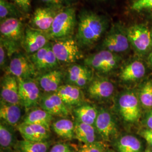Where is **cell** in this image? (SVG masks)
<instances>
[{
    "instance_id": "obj_15",
    "label": "cell",
    "mask_w": 152,
    "mask_h": 152,
    "mask_svg": "<svg viewBox=\"0 0 152 152\" xmlns=\"http://www.w3.org/2000/svg\"><path fill=\"white\" fill-rule=\"evenodd\" d=\"M114 91L113 83L108 79L103 77L93 78L87 86V92L88 96L96 100L110 98Z\"/></svg>"
},
{
    "instance_id": "obj_44",
    "label": "cell",
    "mask_w": 152,
    "mask_h": 152,
    "mask_svg": "<svg viewBox=\"0 0 152 152\" xmlns=\"http://www.w3.org/2000/svg\"><path fill=\"white\" fill-rule=\"evenodd\" d=\"M145 152H152V151H151L149 149H147Z\"/></svg>"
},
{
    "instance_id": "obj_9",
    "label": "cell",
    "mask_w": 152,
    "mask_h": 152,
    "mask_svg": "<svg viewBox=\"0 0 152 152\" xmlns=\"http://www.w3.org/2000/svg\"><path fill=\"white\" fill-rule=\"evenodd\" d=\"M130 44L140 54H145L152 46L151 31L145 26L137 24L126 30Z\"/></svg>"
},
{
    "instance_id": "obj_28",
    "label": "cell",
    "mask_w": 152,
    "mask_h": 152,
    "mask_svg": "<svg viewBox=\"0 0 152 152\" xmlns=\"http://www.w3.org/2000/svg\"><path fill=\"white\" fill-rule=\"evenodd\" d=\"M116 148L118 152H141V142L136 137L132 135L122 136L116 142Z\"/></svg>"
},
{
    "instance_id": "obj_17",
    "label": "cell",
    "mask_w": 152,
    "mask_h": 152,
    "mask_svg": "<svg viewBox=\"0 0 152 152\" xmlns=\"http://www.w3.org/2000/svg\"><path fill=\"white\" fill-rule=\"evenodd\" d=\"M1 100L7 103L20 105L19 85L18 78L7 73L2 78L1 83Z\"/></svg>"
},
{
    "instance_id": "obj_13",
    "label": "cell",
    "mask_w": 152,
    "mask_h": 152,
    "mask_svg": "<svg viewBox=\"0 0 152 152\" xmlns=\"http://www.w3.org/2000/svg\"><path fill=\"white\" fill-rule=\"evenodd\" d=\"M59 11L48 7H39L34 10L31 17L29 26L47 33Z\"/></svg>"
},
{
    "instance_id": "obj_10",
    "label": "cell",
    "mask_w": 152,
    "mask_h": 152,
    "mask_svg": "<svg viewBox=\"0 0 152 152\" xmlns=\"http://www.w3.org/2000/svg\"><path fill=\"white\" fill-rule=\"evenodd\" d=\"M17 78L20 105L26 109H29L39 104L41 96L37 83L33 79Z\"/></svg>"
},
{
    "instance_id": "obj_2",
    "label": "cell",
    "mask_w": 152,
    "mask_h": 152,
    "mask_svg": "<svg viewBox=\"0 0 152 152\" xmlns=\"http://www.w3.org/2000/svg\"><path fill=\"white\" fill-rule=\"evenodd\" d=\"M77 24V16L75 7L72 6L65 8L58 12L47 34L50 40L72 37Z\"/></svg>"
},
{
    "instance_id": "obj_31",
    "label": "cell",
    "mask_w": 152,
    "mask_h": 152,
    "mask_svg": "<svg viewBox=\"0 0 152 152\" xmlns=\"http://www.w3.org/2000/svg\"><path fill=\"white\" fill-rule=\"evenodd\" d=\"M91 70V68L86 65L73 64L70 66L66 73V81L68 84L73 85L75 82L81 77L89 71Z\"/></svg>"
},
{
    "instance_id": "obj_45",
    "label": "cell",
    "mask_w": 152,
    "mask_h": 152,
    "mask_svg": "<svg viewBox=\"0 0 152 152\" xmlns=\"http://www.w3.org/2000/svg\"><path fill=\"white\" fill-rule=\"evenodd\" d=\"M151 39H152V29L151 31Z\"/></svg>"
},
{
    "instance_id": "obj_39",
    "label": "cell",
    "mask_w": 152,
    "mask_h": 152,
    "mask_svg": "<svg viewBox=\"0 0 152 152\" xmlns=\"http://www.w3.org/2000/svg\"><path fill=\"white\" fill-rule=\"evenodd\" d=\"M141 135L152 148V130L147 129L141 132Z\"/></svg>"
},
{
    "instance_id": "obj_19",
    "label": "cell",
    "mask_w": 152,
    "mask_h": 152,
    "mask_svg": "<svg viewBox=\"0 0 152 152\" xmlns=\"http://www.w3.org/2000/svg\"><path fill=\"white\" fill-rule=\"evenodd\" d=\"M63 73L59 69L48 71L39 76L37 80L39 87L46 93L56 92L61 86Z\"/></svg>"
},
{
    "instance_id": "obj_7",
    "label": "cell",
    "mask_w": 152,
    "mask_h": 152,
    "mask_svg": "<svg viewBox=\"0 0 152 152\" xmlns=\"http://www.w3.org/2000/svg\"><path fill=\"white\" fill-rule=\"evenodd\" d=\"M7 71L8 73L23 80L33 79L37 72L29 58L18 52L11 56Z\"/></svg>"
},
{
    "instance_id": "obj_26",
    "label": "cell",
    "mask_w": 152,
    "mask_h": 152,
    "mask_svg": "<svg viewBox=\"0 0 152 152\" xmlns=\"http://www.w3.org/2000/svg\"><path fill=\"white\" fill-rule=\"evenodd\" d=\"M51 127L55 133L60 137L68 140L75 139V123L72 120L60 119L54 122Z\"/></svg>"
},
{
    "instance_id": "obj_14",
    "label": "cell",
    "mask_w": 152,
    "mask_h": 152,
    "mask_svg": "<svg viewBox=\"0 0 152 152\" xmlns=\"http://www.w3.org/2000/svg\"><path fill=\"white\" fill-rule=\"evenodd\" d=\"M94 127L104 141H110L117 133V126L113 116L103 109L98 110Z\"/></svg>"
},
{
    "instance_id": "obj_42",
    "label": "cell",
    "mask_w": 152,
    "mask_h": 152,
    "mask_svg": "<svg viewBox=\"0 0 152 152\" xmlns=\"http://www.w3.org/2000/svg\"><path fill=\"white\" fill-rule=\"evenodd\" d=\"M105 152H114L113 151H111V150H109V149H107L106 151Z\"/></svg>"
},
{
    "instance_id": "obj_36",
    "label": "cell",
    "mask_w": 152,
    "mask_h": 152,
    "mask_svg": "<svg viewBox=\"0 0 152 152\" xmlns=\"http://www.w3.org/2000/svg\"><path fill=\"white\" fill-rule=\"evenodd\" d=\"M49 152H75V151L69 145L64 142H60L54 145Z\"/></svg>"
},
{
    "instance_id": "obj_46",
    "label": "cell",
    "mask_w": 152,
    "mask_h": 152,
    "mask_svg": "<svg viewBox=\"0 0 152 152\" xmlns=\"http://www.w3.org/2000/svg\"><path fill=\"white\" fill-rule=\"evenodd\" d=\"M100 1H104V0H100Z\"/></svg>"
},
{
    "instance_id": "obj_11",
    "label": "cell",
    "mask_w": 152,
    "mask_h": 152,
    "mask_svg": "<svg viewBox=\"0 0 152 152\" xmlns=\"http://www.w3.org/2000/svg\"><path fill=\"white\" fill-rule=\"evenodd\" d=\"M29 59L36 71L45 73L56 69L59 65L52 49L51 42L35 53L30 55Z\"/></svg>"
},
{
    "instance_id": "obj_37",
    "label": "cell",
    "mask_w": 152,
    "mask_h": 152,
    "mask_svg": "<svg viewBox=\"0 0 152 152\" xmlns=\"http://www.w3.org/2000/svg\"><path fill=\"white\" fill-rule=\"evenodd\" d=\"M21 11L28 14L31 10V0H12Z\"/></svg>"
},
{
    "instance_id": "obj_40",
    "label": "cell",
    "mask_w": 152,
    "mask_h": 152,
    "mask_svg": "<svg viewBox=\"0 0 152 152\" xmlns=\"http://www.w3.org/2000/svg\"><path fill=\"white\" fill-rule=\"evenodd\" d=\"M146 124L149 129L152 130V109L147 115Z\"/></svg>"
},
{
    "instance_id": "obj_34",
    "label": "cell",
    "mask_w": 152,
    "mask_h": 152,
    "mask_svg": "<svg viewBox=\"0 0 152 152\" xmlns=\"http://www.w3.org/2000/svg\"><path fill=\"white\" fill-rule=\"evenodd\" d=\"M107 150V144L102 141H96L90 144H83L78 152H105Z\"/></svg>"
},
{
    "instance_id": "obj_27",
    "label": "cell",
    "mask_w": 152,
    "mask_h": 152,
    "mask_svg": "<svg viewBox=\"0 0 152 152\" xmlns=\"http://www.w3.org/2000/svg\"><path fill=\"white\" fill-rule=\"evenodd\" d=\"M48 141H32L23 140L17 141L15 145L16 152H47L50 147Z\"/></svg>"
},
{
    "instance_id": "obj_6",
    "label": "cell",
    "mask_w": 152,
    "mask_h": 152,
    "mask_svg": "<svg viewBox=\"0 0 152 152\" xmlns=\"http://www.w3.org/2000/svg\"><path fill=\"white\" fill-rule=\"evenodd\" d=\"M25 29L20 19L12 18L1 20V40L18 46L22 44Z\"/></svg>"
},
{
    "instance_id": "obj_1",
    "label": "cell",
    "mask_w": 152,
    "mask_h": 152,
    "mask_svg": "<svg viewBox=\"0 0 152 152\" xmlns=\"http://www.w3.org/2000/svg\"><path fill=\"white\" fill-rule=\"evenodd\" d=\"M108 22L105 17L92 11L84 10L77 16L76 41L80 47H92L106 31Z\"/></svg>"
},
{
    "instance_id": "obj_3",
    "label": "cell",
    "mask_w": 152,
    "mask_h": 152,
    "mask_svg": "<svg viewBox=\"0 0 152 152\" xmlns=\"http://www.w3.org/2000/svg\"><path fill=\"white\" fill-rule=\"evenodd\" d=\"M52 49L59 64H71L83 58L80 45L72 37L54 40Z\"/></svg>"
},
{
    "instance_id": "obj_32",
    "label": "cell",
    "mask_w": 152,
    "mask_h": 152,
    "mask_svg": "<svg viewBox=\"0 0 152 152\" xmlns=\"http://www.w3.org/2000/svg\"><path fill=\"white\" fill-rule=\"evenodd\" d=\"M139 100L145 108H152V81H148L141 87Z\"/></svg>"
},
{
    "instance_id": "obj_43",
    "label": "cell",
    "mask_w": 152,
    "mask_h": 152,
    "mask_svg": "<svg viewBox=\"0 0 152 152\" xmlns=\"http://www.w3.org/2000/svg\"><path fill=\"white\" fill-rule=\"evenodd\" d=\"M1 152H7V151H6V150H2V149H1Z\"/></svg>"
},
{
    "instance_id": "obj_30",
    "label": "cell",
    "mask_w": 152,
    "mask_h": 152,
    "mask_svg": "<svg viewBox=\"0 0 152 152\" xmlns=\"http://www.w3.org/2000/svg\"><path fill=\"white\" fill-rule=\"evenodd\" d=\"M24 16L17 6L7 0H0V19L1 20L8 18L21 19Z\"/></svg>"
},
{
    "instance_id": "obj_41",
    "label": "cell",
    "mask_w": 152,
    "mask_h": 152,
    "mask_svg": "<svg viewBox=\"0 0 152 152\" xmlns=\"http://www.w3.org/2000/svg\"><path fill=\"white\" fill-rule=\"evenodd\" d=\"M149 62L151 64V65L152 66V52L151 53V54L149 56Z\"/></svg>"
},
{
    "instance_id": "obj_5",
    "label": "cell",
    "mask_w": 152,
    "mask_h": 152,
    "mask_svg": "<svg viewBox=\"0 0 152 152\" xmlns=\"http://www.w3.org/2000/svg\"><path fill=\"white\" fill-rule=\"evenodd\" d=\"M140 100L134 92L122 94L118 100V108L124 121L134 122L139 119L141 114Z\"/></svg>"
},
{
    "instance_id": "obj_8",
    "label": "cell",
    "mask_w": 152,
    "mask_h": 152,
    "mask_svg": "<svg viewBox=\"0 0 152 152\" xmlns=\"http://www.w3.org/2000/svg\"><path fill=\"white\" fill-rule=\"evenodd\" d=\"M102 48L115 54L126 51L130 42L126 32L118 25H114L104 38Z\"/></svg>"
},
{
    "instance_id": "obj_35",
    "label": "cell",
    "mask_w": 152,
    "mask_h": 152,
    "mask_svg": "<svg viewBox=\"0 0 152 152\" xmlns=\"http://www.w3.org/2000/svg\"><path fill=\"white\" fill-rule=\"evenodd\" d=\"M131 9L136 11L152 9V0H135L131 5Z\"/></svg>"
},
{
    "instance_id": "obj_21",
    "label": "cell",
    "mask_w": 152,
    "mask_h": 152,
    "mask_svg": "<svg viewBox=\"0 0 152 152\" xmlns=\"http://www.w3.org/2000/svg\"><path fill=\"white\" fill-rule=\"evenodd\" d=\"M22 117L20 105L7 103L1 100L0 118L4 123L12 127L17 126Z\"/></svg>"
},
{
    "instance_id": "obj_25",
    "label": "cell",
    "mask_w": 152,
    "mask_h": 152,
    "mask_svg": "<svg viewBox=\"0 0 152 152\" xmlns=\"http://www.w3.org/2000/svg\"><path fill=\"white\" fill-rule=\"evenodd\" d=\"M95 132L94 126L83 124L78 121L75 122V138L83 144L96 141Z\"/></svg>"
},
{
    "instance_id": "obj_4",
    "label": "cell",
    "mask_w": 152,
    "mask_h": 152,
    "mask_svg": "<svg viewBox=\"0 0 152 152\" xmlns=\"http://www.w3.org/2000/svg\"><path fill=\"white\" fill-rule=\"evenodd\" d=\"M121 58L117 54L102 50L87 56L85 65L101 73H107L113 71L120 64Z\"/></svg>"
},
{
    "instance_id": "obj_16",
    "label": "cell",
    "mask_w": 152,
    "mask_h": 152,
    "mask_svg": "<svg viewBox=\"0 0 152 152\" xmlns=\"http://www.w3.org/2000/svg\"><path fill=\"white\" fill-rule=\"evenodd\" d=\"M39 105L41 108L53 116L65 118L69 114L68 108L56 92L49 93L41 96Z\"/></svg>"
},
{
    "instance_id": "obj_22",
    "label": "cell",
    "mask_w": 152,
    "mask_h": 152,
    "mask_svg": "<svg viewBox=\"0 0 152 152\" xmlns=\"http://www.w3.org/2000/svg\"><path fill=\"white\" fill-rule=\"evenodd\" d=\"M53 116L42 108L33 109L24 118L23 123L42 126L49 130L52 126Z\"/></svg>"
},
{
    "instance_id": "obj_18",
    "label": "cell",
    "mask_w": 152,
    "mask_h": 152,
    "mask_svg": "<svg viewBox=\"0 0 152 152\" xmlns=\"http://www.w3.org/2000/svg\"><path fill=\"white\" fill-rule=\"evenodd\" d=\"M16 129L24 140L38 142L48 141L51 131L41 125L23 122L16 126Z\"/></svg>"
},
{
    "instance_id": "obj_33",
    "label": "cell",
    "mask_w": 152,
    "mask_h": 152,
    "mask_svg": "<svg viewBox=\"0 0 152 152\" xmlns=\"http://www.w3.org/2000/svg\"><path fill=\"white\" fill-rule=\"evenodd\" d=\"M41 6L48 7L61 10L67 7L74 6L77 0H37Z\"/></svg>"
},
{
    "instance_id": "obj_38",
    "label": "cell",
    "mask_w": 152,
    "mask_h": 152,
    "mask_svg": "<svg viewBox=\"0 0 152 152\" xmlns=\"http://www.w3.org/2000/svg\"><path fill=\"white\" fill-rule=\"evenodd\" d=\"M9 57L7 49L2 42H0V66L1 68L5 66L7 58Z\"/></svg>"
},
{
    "instance_id": "obj_24",
    "label": "cell",
    "mask_w": 152,
    "mask_h": 152,
    "mask_svg": "<svg viewBox=\"0 0 152 152\" xmlns=\"http://www.w3.org/2000/svg\"><path fill=\"white\" fill-rule=\"evenodd\" d=\"M74 114L76 121L87 125L94 126L98 114V110L91 104H81L75 107Z\"/></svg>"
},
{
    "instance_id": "obj_20",
    "label": "cell",
    "mask_w": 152,
    "mask_h": 152,
    "mask_svg": "<svg viewBox=\"0 0 152 152\" xmlns=\"http://www.w3.org/2000/svg\"><path fill=\"white\" fill-rule=\"evenodd\" d=\"M56 93L60 96L66 107H77L82 102V93L80 87L71 84L63 85L60 86Z\"/></svg>"
},
{
    "instance_id": "obj_12",
    "label": "cell",
    "mask_w": 152,
    "mask_h": 152,
    "mask_svg": "<svg viewBox=\"0 0 152 152\" xmlns=\"http://www.w3.org/2000/svg\"><path fill=\"white\" fill-rule=\"evenodd\" d=\"M50 40L46 33L27 26L25 29L22 46L27 54L32 55L46 46Z\"/></svg>"
},
{
    "instance_id": "obj_23",
    "label": "cell",
    "mask_w": 152,
    "mask_h": 152,
    "mask_svg": "<svg viewBox=\"0 0 152 152\" xmlns=\"http://www.w3.org/2000/svg\"><path fill=\"white\" fill-rule=\"evenodd\" d=\"M145 74V67L142 63L134 61L126 65L120 73V78L124 81H135L141 79Z\"/></svg>"
},
{
    "instance_id": "obj_29",
    "label": "cell",
    "mask_w": 152,
    "mask_h": 152,
    "mask_svg": "<svg viewBox=\"0 0 152 152\" xmlns=\"http://www.w3.org/2000/svg\"><path fill=\"white\" fill-rule=\"evenodd\" d=\"M10 125L1 121L0 124V145L2 150L10 149L15 147V133L13 129Z\"/></svg>"
}]
</instances>
